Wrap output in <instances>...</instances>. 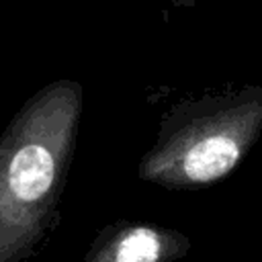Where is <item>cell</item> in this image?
<instances>
[{
	"label": "cell",
	"mask_w": 262,
	"mask_h": 262,
	"mask_svg": "<svg viewBox=\"0 0 262 262\" xmlns=\"http://www.w3.org/2000/svg\"><path fill=\"white\" fill-rule=\"evenodd\" d=\"M262 133V84L186 98L160 121L139 160L141 180L168 190H196L227 178Z\"/></svg>",
	"instance_id": "2"
},
{
	"label": "cell",
	"mask_w": 262,
	"mask_h": 262,
	"mask_svg": "<svg viewBox=\"0 0 262 262\" xmlns=\"http://www.w3.org/2000/svg\"><path fill=\"white\" fill-rule=\"evenodd\" d=\"M82 86L37 90L0 137V262L37 256L59 225V201L76 149Z\"/></svg>",
	"instance_id": "1"
},
{
	"label": "cell",
	"mask_w": 262,
	"mask_h": 262,
	"mask_svg": "<svg viewBox=\"0 0 262 262\" xmlns=\"http://www.w3.org/2000/svg\"><path fill=\"white\" fill-rule=\"evenodd\" d=\"M190 248V237L174 227L117 219L96 233L82 262H176Z\"/></svg>",
	"instance_id": "3"
}]
</instances>
